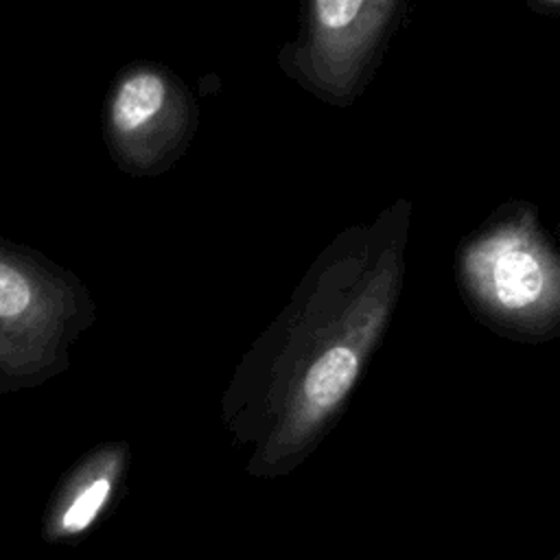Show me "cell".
<instances>
[{
    "label": "cell",
    "instance_id": "obj_3",
    "mask_svg": "<svg viewBox=\"0 0 560 560\" xmlns=\"http://www.w3.org/2000/svg\"><path fill=\"white\" fill-rule=\"evenodd\" d=\"M475 273L483 295L503 311L529 308L545 289L542 262L518 238L488 241L475 254Z\"/></svg>",
    "mask_w": 560,
    "mask_h": 560
},
{
    "label": "cell",
    "instance_id": "obj_2",
    "mask_svg": "<svg viewBox=\"0 0 560 560\" xmlns=\"http://www.w3.org/2000/svg\"><path fill=\"white\" fill-rule=\"evenodd\" d=\"M127 468L122 442L92 451L59 486L44 518V536L50 542L72 540L85 534L107 510Z\"/></svg>",
    "mask_w": 560,
    "mask_h": 560
},
{
    "label": "cell",
    "instance_id": "obj_4",
    "mask_svg": "<svg viewBox=\"0 0 560 560\" xmlns=\"http://www.w3.org/2000/svg\"><path fill=\"white\" fill-rule=\"evenodd\" d=\"M164 103V83L155 74H136L127 79L109 109L112 125L118 133H133L142 125H147Z\"/></svg>",
    "mask_w": 560,
    "mask_h": 560
},
{
    "label": "cell",
    "instance_id": "obj_6",
    "mask_svg": "<svg viewBox=\"0 0 560 560\" xmlns=\"http://www.w3.org/2000/svg\"><path fill=\"white\" fill-rule=\"evenodd\" d=\"M551 2H558V0H551Z\"/></svg>",
    "mask_w": 560,
    "mask_h": 560
},
{
    "label": "cell",
    "instance_id": "obj_5",
    "mask_svg": "<svg viewBox=\"0 0 560 560\" xmlns=\"http://www.w3.org/2000/svg\"><path fill=\"white\" fill-rule=\"evenodd\" d=\"M361 4L363 0H317V18L328 28H343L357 18Z\"/></svg>",
    "mask_w": 560,
    "mask_h": 560
},
{
    "label": "cell",
    "instance_id": "obj_1",
    "mask_svg": "<svg viewBox=\"0 0 560 560\" xmlns=\"http://www.w3.org/2000/svg\"><path fill=\"white\" fill-rule=\"evenodd\" d=\"M77 315L70 284L37 252L0 236V394L61 368Z\"/></svg>",
    "mask_w": 560,
    "mask_h": 560
}]
</instances>
